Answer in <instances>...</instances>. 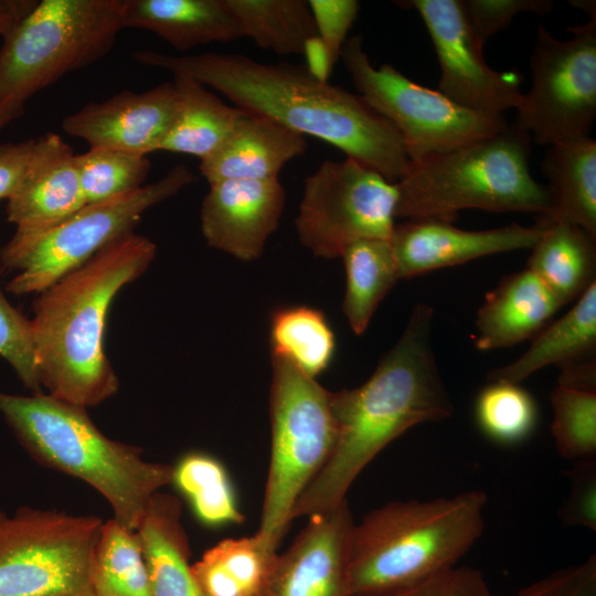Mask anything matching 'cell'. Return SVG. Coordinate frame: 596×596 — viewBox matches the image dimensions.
Returning <instances> with one entry per match:
<instances>
[{
  "mask_svg": "<svg viewBox=\"0 0 596 596\" xmlns=\"http://www.w3.org/2000/svg\"><path fill=\"white\" fill-rule=\"evenodd\" d=\"M272 354L284 356L316 379L330 364L336 339L324 315L307 306L277 309L270 322Z\"/></svg>",
  "mask_w": 596,
  "mask_h": 596,
  "instance_id": "obj_33",
  "label": "cell"
},
{
  "mask_svg": "<svg viewBox=\"0 0 596 596\" xmlns=\"http://www.w3.org/2000/svg\"><path fill=\"white\" fill-rule=\"evenodd\" d=\"M91 584L94 596H152L137 531L114 518L104 521L93 552Z\"/></svg>",
  "mask_w": 596,
  "mask_h": 596,
  "instance_id": "obj_31",
  "label": "cell"
},
{
  "mask_svg": "<svg viewBox=\"0 0 596 596\" xmlns=\"http://www.w3.org/2000/svg\"><path fill=\"white\" fill-rule=\"evenodd\" d=\"M124 28L152 32L179 51L243 38L224 0H126Z\"/></svg>",
  "mask_w": 596,
  "mask_h": 596,
  "instance_id": "obj_22",
  "label": "cell"
},
{
  "mask_svg": "<svg viewBox=\"0 0 596 596\" xmlns=\"http://www.w3.org/2000/svg\"><path fill=\"white\" fill-rule=\"evenodd\" d=\"M103 523L50 509L0 511V596H94L91 566Z\"/></svg>",
  "mask_w": 596,
  "mask_h": 596,
  "instance_id": "obj_10",
  "label": "cell"
},
{
  "mask_svg": "<svg viewBox=\"0 0 596 596\" xmlns=\"http://www.w3.org/2000/svg\"><path fill=\"white\" fill-rule=\"evenodd\" d=\"M36 139L0 146V200H9L24 180L35 152Z\"/></svg>",
  "mask_w": 596,
  "mask_h": 596,
  "instance_id": "obj_43",
  "label": "cell"
},
{
  "mask_svg": "<svg viewBox=\"0 0 596 596\" xmlns=\"http://www.w3.org/2000/svg\"><path fill=\"white\" fill-rule=\"evenodd\" d=\"M551 433L557 453L581 460L596 453V391L557 385L551 393Z\"/></svg>",
  "mask_w": 596,
  "mask_h": 596,
  "instance_id": "obj_36",
  "label": "cell"
},
{
  "mask_svg": "<svg viewBox=\"0 0 596 596\" xmlns=\"http://www.w3.org/2000/svg\"><path fill=\"white\" fill-rule=\"evenodd\" d=\"M390 596H493V594L480 571L457 565Z\"/></svg>",
  "mask_w": 596,
  "mask_h": 596,
  "instance_id": "obj_42",
  "label": "cell"
},
{
  "mask_svg": "<svg viewBox=\"0 0 596 596\" xmlns=\"http://www.w3.org/2000/svg\"><path fill=\"white\" fill-rule=\"evenodd\" d=\"M570 496L560 510L566 526H583L596 531V460L595 456L576 461L568 472Z\"/></svg>",
  "mask_w": 596,
  "mask_h": 596,
  "instance_id": "obj_40",
  "label": "cell"
},
{
  "mask_svg": "<svg viewBox=\"0 0 596 596\" xmlns=\"http://www.w3.org/2000/svg\"><path fill=\"white\" fill-rule=\"evenodd\" d=\"M515 596H596V556L549 575L522 587Z\"/></svg>",
  "mask_w": 596,
  "mask_h": 596,
  "instance_id": "obj_41",
  "label": "cell"
},
{
  "mask_svg": "<svg viewBox=\"0 0 596 596\" xmlns=\"http://www.w3.org/2000/svg\"><path fill=\"white\" fill-rule=\"evenodd\" d=\"M75 164L86 204L104 202L145 185L148 156L94 147L75 153Z\"/></svg>",
  "mask_w": 596,
  "mask_h": 596,
  "instance_id": "obj_34",
  "label": "cell"
},
{
  "mask_svg": "<svg viewBox=\"0 0 596 596\" xmlns=\"http://www.w3.org/2000/svg\"><path fill=\"white\" fill-rule=\"evenodd\" d=\"M276 555L255 533L216 543L192 571L205 596H258Z\"/></svg>",
  "mask_w": 596,
  "mask_h": 596,
  "instance_id": "obj_28",
  "label": "cell"
},
{
  "mask_svg": "<svg viewBox=\"0 0 596 596\" xmlns=\"http://www.w3.org/2000/svg\"><path fill=\"white\" fill-rule=\"evenodd\" d=\"M487 494L395 500L353 522L349 596H390L455 566L485 530Z\"/></svg>",
  "mask_w": 596,
  "mask_h": 596,
  "instance_id": "obj_4",
  "label": "cell"
},
{
  "mask_svg": "<svg viewBox=\"0 0 596 596\" xmlns=\"http://www.w3.org/2000/svg\"><path fill=\"white\" fill-rule=\"evenodd\" d=\"M464 14L479 42H486L509 25L520 13L538 15L551 11L550 0H459Z\"/></svg>",
  "mask_w": 596,
  "mask_h": 596,
  "instance_id": "obj_39",
  "label": "cell"
},
{
  "mask_svg": "<svg viewBox=\"0 0 596 596\" xmlns=\"http://www.w3.org/2000/svg\"><path fill=\"white\" fill-rule=\"evenodd\" d=\"M132 57L173 76L193 78L248 114L320 139L391 182L409 169L411 159L394 126L359 94L328 83L308 67L212 52L171 55L138 50Z\"/></svg>",
  "mask_w": 596,
  "mask_h": 596,
  "instance_id": "obj_1",
  "label": "cell"
},
{
  "mask_svg": "<svg viewBox=\"0 0 596 596\" xmlns=\"http://www.w3.org/2000/svg\"><path fill=\"white\" fill-rule=\"evenodd\" d=\"M172 82L179 107L159 150L193 156L202 161L224 143L246 111L225 104L193 78L174 76Z\"/></svg>",
  "mask_w": 596,
  "mask_h": 596,
  "instance_id": "obj_27",
  "label": "cell"
},
{
  "mask_svg": "<svg viewBox=\"0 0 596 596\" xmlns=\"http://www.w3.org/2000/svg\"><path fill=\"white\" fill-rule=\"evenodd\" d=\"M191 503L196 518L210 526L245 521L223 464L211 455L191 451L173 466L172 481Z\"/></svg>",
  "mask_w": 596,
  "mask_h": 596,
  "instance_id": "obj_32",
  "label": "cell"
},
{
  "mask_svg": "<svg viewBox=\"0 0 596 596\" xmlns=\"http://www.w3.org/2000/svg\"><path fill=\"white\" fill-rule=\"evenodd\" d=\"M347 286L342 310L355 334H362L377 306L400 279L390 240H360L342 255Z\"/></svg>",
  "mask_w": 596,
  "mask_h": 596,
  "instance_id": "obj_30",
  "label": "cell"
},
{
  "mask_svg": "<svg viewBox=\"0 0 596 596\" xmlns=\"http://www.w3.org/2000/svg\"><path fill=\"white\" fill-rule=\"evenodd\" d=\"M574 26L567 40L539 26L530 56L531 87L515 124L541 146L589 136L596 118V15Z\"/></svg>",
  "mask_w": 596,
  "mask_h": 596,
  "instance_id": "obj_12",
  "label": "cell"
},
{
  "mask_svg": "<svg viewBox=\"0 0 596 596\" xmlns=\"http://www.w3.org/2000/svg\"><path fill=\"white\" fill-rule=\"evenodd\" d=\"M340 58L358 94L394 126L411 162L491 136L508 125L502 115L462 107L391 64L375 67L361 35L347 39Z\"/></svg>",
  "mask_w": 596,
  "mask_h": 596,
  "instance_id": "obj_11",
  "label": "cell"
},
{
  "mask_svg": "<svg viewBox=\"0 0 596 596\" xmlns=\"http://www.w3.org/2000/svg\"><path fill=\"white\" fill-rule=\"evenodd\" d=\"M195 180L183 164L161 179L104 202L85 204L41 231H15L0 249V273L12 274L7 290L39 294L92 258L110 242L134 232L142 214Z\"/></svg>",
  "mask_w": 596,
  "mask_h": 596,
  "instance_id": "obj_9",
  "label": "cell"
},
{
  "mask_svg": "<svg viewBox=\"0 0 596 596\" xmlns=\"http://www.w3.org/2000/svg\"><path fill=\"white\" fill-rule=\"evenodd\" d=\"M242 36L278 55L305 54L317 39L307 1L224 0Z\"/></svg>",
  "mask_w": 596,
  "mask_h": 596,
  "instance_id": "obj_29",
  "label": "cell"
},
{
  "mask_svg": "<svg viewBox=\"0 0 596 596\" xmlns=\"http://www.w3.org/2000/svg\"><path fill=\"white\" fill-rule=\"evenodd\" d=\"M541 226L543 232L531 248L528 269L562 306L576 301L596 283V240L564 221Z\"/></svg>",
  "mask_w": 596,
  "mask_h": 596,
  "instance_id": "obj_26",
  "label": "cell"
},
{
  "mask_svg": "<svg viewBox=\"0 0 596 596\" xmlns=\"http://www.w3.org/2000/svg\"><path fill=\"white\" fill-rule=\"evenodd\" d=\"M38 0H0V36H4Z\"/></svg>",
  "mask_w": 596,
  "mask_h": 596,
  "instance_id": "obj_44",
  "label": "cell"
},
{
  "mask_svg": "<svg viewBox=\"0 0 596 596\" xmlns=\"http://www.w3.org/2000/svg\"><path fill=\"white\" fill-rule=\"evenodd\" d=\"M147 563L152 596H205L190 564V543L182 523V504L158 491L136 530Z\"/></svg>",
  "mask_w": 596,
  "mask_h": 596,
  "instance_id": "obj_23",
  "label": "cell"
},
{
  "mask_svg": "<svg viewBox=\"0 0 596 596\" xmlns=\"http://www.w3.org/2000/svg\"><path fill=\"white\" fill-rule=\"evenodd\" d=\"M307 2L328 74L340 58L348 32L358 17L360 4L355 0H308Z\"/></svg>",
  "mask_w": 596,
  "mask_h": 596,
  "instance_id": "obj_38",
  "label": "cell"
},
{
  "mask_svg": "<svg viewBox=\"0 0 596 596\" xmlns=\"http://www.w3.org/2000/svg\"><path fill=\"white\" fill-rule=\"evenodd\" d=\"M0 413L35 460L94 488L128 530L138 529L151 497L172 481V465L148 461L140 448L107 437L84 407L0 391Z\"/></svg>",
  "mask_w": 596,
  "mask_h": 596,
  "instance_id": "obj_5",
  "label": "cell"
},
{
  "mask_svg": "<svg viewBox=\"0 0 596 596\" xmlns=\"http://www.w3.org/2000/svg\"><path fill=\"white\" fill-rule=\"evenodd\" d=\"M173 82L143 91H124L97 103H88L62 121L63 130L85 140L89 148L103 147L148 156L158 151L178 113Z\"/></svg>",
  "mask_w": 596,
  "mask_h": 596,
  "instance_id": "obj_15",
  "label": "cell"
},
{
  "mask_svg": "<svg viewBox=\"0 0 596 596\" xmlns=\"http://www.w3.org/2000/svg\"><path fill=\"white\" fill-rule=\"evenodd\" d=\"M156 252L152 241L131 232L38 294L30 323L39 380L49 395L87 408L118 391L104 347L107 313Z\"/></svg>",
  "mask_w": 596,
  "mask_h": 596,
  "instance_id": "obj_3",
  "label": "cell"
},
{
  "mask_svg": "<svg viewBox=\"0 0 596 596\" xmlns=\"http://www.w3.org/2000/svg\"><path fill=\"white\" fill-rule=\"evenodd\" d=\"M0 355L10 363L26 389L43 393L35 365L30 320L9 302L1 289Z\"/></svg>",
  "mask_w": 596,
  "mask_h": 596,
  "instance_id": "obj_37",
  "label": "cell"
},
{
  "mask_svg": "<svg viewBox=\"0 0 596 596\" xmlns=\"http://www.w3.org/2000/svg\"><path fill=\"white\" fill-rule=\"evenodd\" d=\"M596 345V283L575 305L534 337L530 348L513 362L496 368L488 381L520 384L536 371L552 364L560 368L590 358Z\"/></svg>",
  "mask_w": 596,
  "mask_h": 596,
  "instance_id": "obj_25",
  "label": "cell"
},
{
  "mask_svg": "<svg viewBox=\"0 0 596 596\" xmlns=\"http://www.w3.org/2000/svg\"><path fill=\"white\" fill-rule=\"evenodd\" d=\"M561 307L530 269L509 275L478 309L475 345L488 351L523 342L541 332Z\"/></svg>",
  "mask_w": 596,
  "mask_h": 596,
  "instance_id": "obj_21",
  "label": "cell"
},
{
  "mask_svg": "<svg viewBox=\"0 0 596 596\" xmlns=\"http://www.w3.org/2000/svg\"><path fill=\"white\" fill-rule=\"evenodd\" d=\"M531 137L515 123L411 162L396 182L395 217L454 221L461 210L546 214L551 198L531 174Z\"/></svg>",
  "mask_w": 596,
  "mask_h": 596,
  "instance_id": "obj_6",
  "label": "cell"
},
{
  "mask_svg": "<svg viewBox=\"0 0 596 596\" xmlns=\"http://www.w3.org/2000/svg\"><path fill=\"white\" fill-rule=\"evenodd\" d=\"M354 520L348 502L308 518L277 554L258 596H349L348 538Z\"/></svg>",
  "mask_w": 596,
  "mask_h": 596,
  "instance_id": "obj_16",
  "label": "cell"
},
{
  "mask_svg": "<svg viewBox=\"0 0 596 596\" xmlns=\"http://www.w3.org/2000/svg\"><path fill=\"white\" fill-rule=\"evenodd\" d=\"M476 419L492 440L514 444L533 430L538 409L531 394L520 384L494 381L482 389L476 401Z\"/></svg>",
  "mask_w": 596,
  "mask_h": 596,
  "instance_id": "obj_35",
  "label": "cell"
},
{
  "mask_svg": "<svg viewBox=\"0 0 596 596\" xmlns=\"http://www.w3.org/2000/svg\"><path fill=\"white\" fill-rule=\"evenodd\" d=\"M397 199L396 183L374 169L348 157L326 160L304 182L298 237L324 258L360 240H390Z\"/></svg>",
  "mask_w": 596,
  "mask_h": 596,
  "instance_id": "obj_13",
  "label": "cell"
},
{
  "mask_svg": "<svg viewBox=\"0 0 596 596\" xmlns=\"http://www.w3.org/2000/svg\"><path fill=\"white\" fill-rule=\"evenodd\" d=\"M400 6L421 15L434 45L440 75L438 91L454 103L481 113L502 115L519 106L523 93L511 73L492 70L459 0H408Z\"/></svg>",
  "mask_w": 596,
  "mask_h": 596,
  "instance_id": "obj_14",
  "label": "cell"
},
{
  "mask_svg": "<svg viewBox=\"0 0 596 596\" xmlns=\"http://www.w3.org/2000/svg\"><path fill=\"white\" fill-rule=\"evenodd\" d=\"M126 0H41L0 47V131L28 100L65 74L103 58L124 28Z\"/></svg>",
  "mask_w": 596,
  "mask_h": 596,
  "instance_id": "obj_7",
  "label": "cell"
},
{
  "mask_svg": "<svg viewBox=\"0 0 596 596\" xmlns=\"http://www.w3.org/2000/svg\"><path fill=\"white\" fill-rule=\"evenodd\" d=\"M542 232L538 223L469 231L454 226L451 221L422 217L395 224L390 244L402 279L488 255L532 248Z\"/></svg>",
  "mask_w": 596,
  "mask_h": 596,
  "instance_id": "obj_17",
  "label": "cell"
},
{
  "mask_svg": "<svg viewBox=\"0 0 596 596\" xmlns=\"http://www.w3.org/2000/svg\"><path fill=\"white\" fill-rule=\"evenodd\" d=\"M209 185L200 214L207 245L242 260L258 258L284 210L285 189L279 179L224 180Z\"/></svg>",
  "mask_w": 596,
  "mask_h": 596,
  "instance_id": "obj_18",
  "label": "cell"
},
{
  "mask_svg": "<svg viewBox=\"0 0 596 596\" xmlns=\"http://www.w3.org/2000/svg\"><path fill=\"white\" fill-rule=\"evenodd\" d=\"M433 307L417 304L401 338L369 380L354 389L331 392L337 440L296 501L291 522L339 508L347 502L355 478L390 443L418 424L453 415L433 350Z\"/></svg>",
  "mask_w": 596,
  "mask_h": 596,
  "instance_id": "obj_2",
  "label": "cell"
},
{
  "mask_svg": "<svg viewBox=\"0 0 596 596\" xmlns=\"http://www.w3.org/2000/svg\"><path fill=\"white\" fill-rule=\"evenodd\" d=\"M542 173L551 207L535 223L575 224L596 240V141L592 137L547 147Z\"/></svg>",
  "mask_w": 596,
  "mask_h": 596,
  "instance_id": "obj_24",
  "label": "cell"
},
{
  "mask_svg": "<svg viewBox=\"0 0 596 596\" xmlns=\"http://www.w3.org/2000/svg\"><path fill=\"white\" fill-rule=\"evenodd\" d=\"M307 147L305 136L246 113L224 143L200 161L199 170L209 184L224 180L278 179L284 166L301 156Z\"/></svg>",
  "mask_w": 596,
  "mask_h": 596,
  "instance_id": "obj_20",
  "label": "cell"
},
{
  "mask_svg": "<svg viewBox=\"0 0 596 596\" xmlns=\"http://www.w3.org/2000/svg\"><path fill=\"white\" fill-rule=\"evenodd\" d=\"M85 204L72 148L56 134L39 137L29 171L8 200V221L15 225V231H41Z\"/></svg>",
  "mask_w": 596,
  "mask_h": 596,
  "instance_id": "obj_19",
  "label": "cell"
},
{
  "mask_svg": "<svg viewBox=\"0 0 596 596\" xmlns=\"http://www.w3.org/2000/svg\"><path fill=\"white\" fill-rule=\"evenodd\" d=\"M270 459L257 536L276 552L291 510L329 458L338 436L331 392L290 360L272 354Z\"/></svg>",
  "mask_w": 596,
  "mask_h": 596,
  "instance_id": "obj_8",
  "label": "cell"
}]
</instances>
